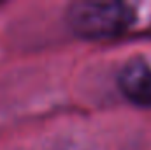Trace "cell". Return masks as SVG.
<instances>
[{"label": "cell", "mask_w": 151, "mask_h": 150, "mask_svg": "<svg viewBox=\"0 0 151 150\" xmlns=\"http://www.w3.org/2000/svg\"><path fill=\"white\" fill-rule=\"evenodd\" d=\"M67 18L72 30L81 37L102 39L127 30L135 12L123 2H76L70 5Z\"/></svg>", "instance_id": "obj_1"}, {"label": "cell", "mask_w": 151, "mask_h": 150, "mask_svg": "<svg viewBox=\"0 0 151 150\" xmlns=\"http://www.w3.org/2000/svg\"><path fill=\"white\" fill-rule=\"evenodd\" d=\"M119 88L134 103L151 106V64L144 58H132L119 73Z\"/></svg>", "instance_id": "obj_2"}]
</instances>
